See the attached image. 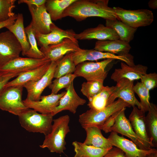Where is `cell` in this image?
Wrapping results in <instances>:
<instances>
[{"mask_svg": "<svg viewBox=\"0 0 157 157\" xmlns=\"http://www.w3.org/2000/svg\"><path fill=\"white\" fill-rule=\"evenodd\" d=\"M108 0H76L65 10L62 18L69 16L79 22L93 17L118 20L113 8L108 6Z\"/></svg>", "mask_w": 157, "mask_h": 157, "instance_id": "6da1fadb", "label": "cell"}, {"mask_svg": "<svg viewBox=\"0 0 157 157\" xmlns=\"http://www.w3.org/2000/svg\"><path fill=\"white\" fill-rule=\"evenodd\" d=\"M70 117L68 115L62 116L53 119L51 132L45 136L42 148H47L51 152L61 154L66 149L65 138L70 132L69 124Z\"/></svg>", "mask_w": 157, "mask_h": 157, "instance_id": "7a4b0ae2", "label": "cell"}, {"mask_svg": "<svg viewBox=\"0 0 157 157\" xmlns=\"http://www.w3.org/2000/svg\"><path fill=\"white\" fill-rule=\"evenodd\" d=\"M131 107L129 104L118 99L102 110H95L90 109L87 110L79 116L78 121L83 129L94 126L100 129L106 120L114 113L123 108Z\"/></svg>", "mask_w": 157, "mask_h": 157, "instance_id": "3957f363", "label": "cell"}, {"mask_svg": "<svg viewBox=\"0 0 157 157\" xmlns=\"http://www.w3.org/2000/svg\"><path fill=\"white\" fill-rule=\"evenodd\" d=\"M53 116L51 114H39L28 108L18 117L21 126L26 130L43 133L46 136L51 131Z\"/></svg>", "mask_w": 157, "mask_h": 157, "instance_id": "277c9868", "label": "cell"}, {"mask_svg": "<svg viewBox=\"0 0 157 157\" xmlns=\"http://www.w3.org/2000/svg\"><path fill=\"white\" fill-rule=\"evenodd\" d=\"M23 86L4 87L0 91V109L19 116L29 108L22 100Z\"/></svg>", "mask_w": 157, "mask_h": 157, "instance_id": "5b68a950", "label": "cell"}, {"mask_svg": "<svg viewBox=\"0 0 157 157\" xmlns=\"http://www.w3.org/2000/svg\"><path fill=\"white\" fill-rule=\"evenodd\" d=\"M113 8L118 20L134 28L149 26L154 21L153 13L148 9L127 10L119 7Z\"/></svg>", "mask_w": 157, "mask_h": 157, "instance_id": "8992f818", "label": "cell"}, {"mask_svg": "<svg viewBox=\"0 0 157 157\" xmlns=\"http://www.w3.org/2000/svg\"><path fill=\"white\" fill-rule=\"evenodd\" d=\"M113 60L108 59L99 62L81 63L76 65L74 74L77 77L84 78L87 81H97L103 83L108 74L106 67Z\"/></svg>", "mask_w": 157, "mask_h": 157, "instance_id": "52a82bcc", "label": "cell"}, {"mask_svg": "<svg viewBox=\"0 0 157 157\" xmlns=\"http://www.w3.org/2000/svg\"><path fill=\"white\" fill-rule=\"evenodd\" d=\"M71 53L72 59L76 65L87 61L108 59L119 60L129 66H133L135 65L133 56L130 54L127 55L120 56L99 51L94 49H86L81 48L78 51L71 52Z\"/></svg>", "mask_w": 157, "mask_h": 157, "instance_id": "ba28073f", "label": "cell"}, {"mask_svg": "<svg viewBox=\"0 0 157 157\" xmlns=\"http://www.w3.org/2000/svg\"><path fill=\"white\" fill-rule=\"evenodd\" d=\"M21 45L14 35L9 30L0 33V67L19 57Z\"/></svg>", "mask_w": 157, "mask_h": 157, "instance_id": "9c48e42d", "label": "cell"}, {"mask_svg": "<svg viewBox=\"0 0 157 157\" xmlns=\"http://www.w3.org/2000/svg\"><path fill=\"white\" fill-rule=\"evenodd\" d=\"M58 61H51L48 70L40 79L28 82L23 85L27 92L26 99L33 101L40 100L44 90L51 83Z\"/></svg>", "mask_w": 157, "mask_h": 157, "instance_id": "30bf717a", "label": "cell"}, {"mask_svg": "<svg viewBox=\"0 0 157 157\" xmlns=\"http://www.w3.org/2000/svg\"><path fill=\"white\" fill-rule=\"evenodd\" d=\"M133 83L134 81L125 78L117 81L113 91L109 98L107 106L114 101L116 98H119L129 104L131 106H136L141 109L140 102L135 95L133 90Z\"/></svg>", "mask_w": 157, "mask_h": 157, "instance_id": "8fae6325", "label": "cell"}, {"mask_svg": "<svg viewBox=\"0 0 157 157\" xmlns=\"http://www.w3.org/2000/svg\"><path fill=\"white\" fill-rule=\"evenodd\" d=\"M80 47L77 40L65 38L57 44L40 48V50L45 57L51 61H58L68 53L79 50Z\"/></svg>", "mask_w": 157, "mask_h": 157, "instance_id": "7c38bea8", "label": "cell"}, {"mask_svg": "<svg viewBox=\"0 0 157 157\" xmlns=\"http://www.w3.org/2000/svg\"><path fill=\"white\" fill-rule=\"evenodd\" d=\"M107 138L113 146L119 148L123 151L125 157H147L149 154L157 151L154 148L149 150L139 149L132 141L119 135L114 131L111 132Z\"/></svg>", "mask_w": 157, "mask_h": 157, "instance_id": "4fadbf2b", "label": "cell"}, {"mask_svg": "<svg viewBox=\"0 0 157 157\" xmlns=\"http://www.w3.org/2000/svg\"><path fill=\"white\" fill-rule=\"evenodd\" d=\"M32 17L31 22L35 34H46L51 31V26L53 23L47 11L45 4L37 6L28 5Z\"/></svg>", "mask_w": 157, "mask_h": 157, "instance_id": "5bb4252c", "label": "cell"}, {"mask_svg": "<svg viewBox=\"0 0 157 157\" xmlns=\"http://www.w3.org/2000/svg\"><path fill=\"white\" fill-rule=\"evenodd\" d=\"M126 109L123 108L118 111L115 124L111 128V131L129 138L139 149L144 150L150 149L134 131L129 119L125 116Z\"/></svg>", "mask_w": 157, "mask_h": 157, "instance_id": "9a60e30c", "label": "cell"}, {"mask_svg": "<svg viewBox=\"0 0 157 157\" xmlns=\"http://www.w3.org/2000/svg\"><path fill=\"white\" fill-rule=\"evenodd\" d=\"M51 61L45 57L41 59L19 57L0 68V71L21 73L36 69Z\"/></svg>", "mask_w": 157, "mask_h": 157, "instance_id": "2e32d148", "label": "cell"}, {"mask_svg": "<svg viewBox=\"0 0 157 157\" xmlns=\"http://www.w3.org/2000/svg\"><path fill=\"white\" fill-rule=\"evenodd\" d=\"M76 34L72 29L64 30L53 23L51 25L49 33L46 34H35V36L38 45L41 47L57 44L66 38L77 40L75 38Z\"/></svg>", "mask_w": 157, "mask_h": 157, "instance_id": "e0dca14e", "label": "cell"}, {"mask_svg": "<svg viewBox=\"0 0 157 157\" xmlns=\"http://www.w3.org/2000/svg\"><path fill=\"white\" fill-rule=\"evenodd\" d=\"M65 90L66 93L60 99L58 105L51 113L53 116L65 110H68L75 114L78 106L83 105L86 103V100L81 98L76 93L73 82Z\"/></svg>", "mask_w": 157, "mask_h": 157, "instance_id": "ac0fdd59", "label": "cell"}, {"mask_svg": "<svg viewBox=\"0 0 157 157\" xmlns=\"http://www.w3.org/2000/svg\"><path fill=\"white\" fill-rule=\"evenodd\" d=\"M65 93L66 91H64L60 94L41 96L40 100L37 101L26 99L23 101L28 108L33 109L42 114H50L58 105L60 99Z\"/></svg>", "mask_w": 157, "mask_h": 157, "instance_id": "d6986e66", "label": "cell"}, {"mask_svg": "<svg viewBox=\"0 0 157 157\" xmlns=\"http://www.w3.org/2000/svg\"><path fill=\"white\" fill-rule=\"evenodd\" d=\"M133 107L129 119L134 131L149 149L154 148L148 134L145 121V112L136 106Z\"/></svg>", "mask_w": 157, "mask_h": 157, "instance_id": "ffe728a7", "label": "cell"}, {"mask_svg": "<svg viewBox=\"0 0 157 157\" xmlns=\"http://www.w3.org/2000/svg\"><path fill=\"white\" fill-rule=\"evenodd\" d=\"M75 38L77 40L97 39L101 41L119 39V36L113 29L101 24H99L95 27L88 28L80 33H76Z\"/></svg>", "mask_w": 157, "mask_h": 157, "instance_id": "44dd1931", "label": "cell"}, {"mask_svg": "<svg viewBox=\"0 0 157 157\" xmlns=\"http://www.w3.org/2000/svg\"><path fill=\"white\" fill-rule=\"evenodd\" d=\"M147 66L141 64L129 66L122 62L121 68L115 70L111 75V78L116 82L123 78L134 81L140 79L143 75L147 73Z\"/></svg>", "mask_w": 157, "mask_h": 157, "instance_id": "7402d4cb", "label": "cell"}, {"mask_svg": "<svg viewBox=\"0 0 157 157\" xmlns=\"http://www.w3.org/2000/svg\"><path fill=\"white\" fill-rule=\"evenodd\" d=\"M131 48L129 43L119 39L97 41L95 43L94 49L122 56L129 54Z\"/></svg>", "mask_w": 157, "mask_h": 157, "instance_id": "603a6c76", "label": "cell"}, {"mask_svg": "<svg viewBox=\"0 0 157 157\" xmlns=\"http://www.w3.org/2000/svg\"><path fill=\"white\" fill-rule=\"evenodd\" d=\"M51 62H48L36 69L20 74L16 78L8 82L4 87L23 86L28 82L38 80L47 72Z\"/></svg>", "mask_w": 157, "mask_h": 157, "instance_id": "cb8c5ba5", "label": "cell"}, {"mask_svg": "<svg viewBox=\"0 0 157 157\" xmlns=\"http://www.w3.org/2000/svg\"><path fill=\"white\" fill-rule=\"evenodd\" d=\"M86 137L83 142L88 145L103 149H110L113 146L108 138L103 136L101 130L96 126H92L84 128Z\"/></svg>", "mask_w": 157, "mask_h": 157, "instance_id": "d4e9b609", "label": "cell"}, {"mask_svg": "<svg viewBox=\"0 0 157 157\" xmlns=\"http://www.w3.org/2000/svg\"><path fill=\"white\" fill-rule=\"evenodd\" d=\"M6 28L15 36L21 45L22 55L26 56L30 49V45L25 31L22 14L18 13L15 23Z\"/></svg>", "mask_w": 157, "mask_h": 157, "instance_id": "484cf974", "label": "cell"}, {"mask_svg": "<svg viewBox=\"0 0 157 157\" xmlns=\"http://www.w3.org/2000/svg\"><path fill=\"white\" fill-rule=\"evenodd\" d=\"M106 26L113 29L119 39L129 43L133 40L137 28L131 27L117 19L106 20Z\"/></svg>", "mask_w": 157, "mask_h": 157, "instance_id": "4316f807", "label": "cell"}, {"mask_svg": "<svg viewBox=\"0 0 157 157\" xmlns=\"http://www.w3.org/2000/svg\"><path fill=\"white\" fill-rule=\"evenodd\" d=\"M145 116V121L150 142L153 147H157V106L150 103V107Z\"/></svg>", "mask_w": 157, "mask_h": 157, "instance_id": "83f0119b", "label": "cell"}, {"mask_svg": "<svg viewBox=\"0 0 157 157\" xmlns=\"http://www.w3.org/2000/svg\"><path fill=\"white\" fill-rule=\"evenodd\" d=\"M76 0H46L45 4L46 10L51 20L62 18L65 10Z\"/></svg>", "mask_w": 157, "mask_h": 157, "instance_id": "f1b7e54d", "label": "cell"}, {"mask_svg": "<svg viewBox=\"0 0 157 157\" xmlns=\"http://www.w3.org/2000/svg\"><path fill=\"white\" fill-rule=\"evenodd\" d=\"M75 154L74 157H103L110 149L88 145L74 141L72 143Z\"/></svg>", "mask_w": 157, "mask_h": 157, "instance_id": "f546056e", "label": "cell"}, {"mask_svg": "<svg viewBox=\"0 0 157 157\" xmlns=\"http://www.w3.org/2000/svg\"><path fill=\"white\" fill-rule=\"evenodd\" d=\"M115 86L103 87L101 91L89 99L88 106L91 109L100 110L106 106L108 100L113 91Z\"/></svg>", "mask_w": 157, "mask_h": 157, "instance_id": "4dcf8cb0", "label": "cell"}, {"mask_svg": "<svg viewBox=\"0 0 157 157\" xmlns=\"http://www.w3.org/2000/svg\"><path fill=\"white\" fill-rule=\"evenodd\" d=\"M76 66L72 59L71 53H67L58 61L54 78H57L74 73Z\"/></svg>", "mask_w": 157, "mask_h": 157, "instance_id": "1f68e13d", "label": "cell"}, {"mask_svg": "<svg viewBox=\"0 0 157 157\" xmlns=\"http://www.w3.org/2000/svg\"><path fill=\"white\" fill-rule=\"evenodd\" d=\"M25 31L30 45V49L26 56L28 58L37 59L45 58L44 54L38 47L34 31L31 23L25 28Z\"/></svg>", "mask_w": 157, "mask_h": 157, "instance_id": "d6a6232c", "label": "cell"}, {"mask_svg": "<svg viewBox=\"0 0 157 157\" xmlns=\"http://www.w3.org/2000/svg\"><path fill=\"white\" fill-rule=\"evenodd\" d=\"M135 93L138 96L140 99V103L141 109L145 112H147L150 106L149 102V91L148 90L141 82H137L133 87Z\"/></svg>", "mask_w": 157, "mask_h": 157, "instance_id": "836d02e7", "label": "cell"}, {"mask_svg": "<svg viewBox=\"0 0 157 157\" xmlns=\"http://www.w3.org/2000/svg\"><path fill=\"white\" fill-rule=\"evenodd\" d=\"M77 77L74 74H67L56 78L49 86L51 90V94H56L61 89L67 88L70 85L74 79Z\"/></svg>", "mask_w": 157, "mask_h": 157, "instance_id": "e575fe53", "label": "cell"}, {"mask_svg": "<svg viewBox=\"0 0 157 157\" xmlns=\"http://www.w3.org/2000/svg\"><path fill=\"white\" fill-rule=\"evenodd\" d=\"M104 87L103 82L97 81H87L82 84L81 91L89 100L99 92Z\"/></svg>", "mask_w": 157, "mask_h": 157, "instance_id": "d590c367", "label": "cell"}, {"mask_svg": "<svg viewBox=\"0 0 157 157\" xmlns=\"http://www.w3.org/2000/svg\"><path fill=\"white\" fill-rule=\"evenodd\" d=\"M16 0H0V21H6L14 15Z\"/></svg>", "mask_w": 157, "mask_h": 157, "instance_id": "8d00e7d4", "label": "cell"}, {"mask_svg": "<svg viewBox=\"0 0 157 157\" xmlns=\"http://www.w3.org/2000/svg\"><path fill=\"white\" fill-rule=\"evenodd\" d=\"M141 82L149 91L157 86V74L155 72L146 74L140 78Z\"/></svg>", "mask_w": 157, "mask_h": 157, "instance_id": "74e56055", "label": "cell"}, {"mask_svg": "<svg viewBox=\"0 0 157 157\" xmlns=\"http://www.w3.org/2000/svg\"><path fill=\"white\" fill-rule=\"evenodd\" d=\"M20 74L0 71V91L11 79L17 77Z\"/></svg>", "mask_w": 157, "mask_h": 157, "instance_id": "f35d334b", "label": "cell"}, {"mask_svg": "<svg viewBox=\"0 0 157 157\" xmlns=\"http://www.w3.org/2000/svg\"><path fill=\"white\" fill-rule=\"evenodd\" d=\"M118 111L106 120L100 128L101 130H102L106 133L112 132L111 129L115 124V117Z\"/></svg>", "mask_w": 157, "mask_h": 157, "instance_id": "ab89813d", "label": "cell"}, {"mask_svg": "<svg viewBox=\"0 0 157 157\" xmlns=\"http://www.w3.org/2000/svg\"><path fill=\"white\" fill-rule=\"evenodd\" d=\"M103 157H125L124 152L120 148L113 147Z\"/></svg>", "mask_w": 157, "mask_h": 157, "instance_id": "60d3db41", "label": "cell"}, {"mask_svg": "<svg viewBox=\"0 0 157 157\" xmlns=\"http://www.w3.org/2000/svg\"><path fill=\"white\" fill-rule=\"evenodd\" d=\"M46 0H19L18 4L25 3L28 5H35L37 6L44 4Z\"/></svg>", "mask_w": 157, "mask_h": 157, "instance_id": "b9f144b4", "label": "cell"}, {"mask_svg": "<svg viewBox=\"0 0 157 157\" xmlns=\"http://www.w3.org/2000/svg\"><path fill=\"white\" fill-rule=\"evenodd\" d=\"M17 17V14H15L8 19L3 21H0V29L13 24Z\"/></svg>", "mask_w": 157, "mask_h": 157, "instance_id": "7bdbcfd3", "label": "cell"}, {"mask_svg": "<svg viewBox=\"0 0 157 157\" xmlns=\"http://www.w3.org/2000/svg\"><path fill=\"white\" fill-rule=\"evenodd\" d=\"M149 7L152 9H156L157 8V0H151L148 3Z\"/></svg>", "mask_w": 157, "mask_h": 157, "instance_id": "ee69618b", "label": "cell"}, {"mask_svg": "<svg viewBox=\"0 0 157 157\" xmlns=\"http://www.w3.org/2000/svg\"><path fill=\"white\" fill-rule=\"evenodd\" d=\"M147 157H157V151L151 153Z\"/></svg>", "mask_w": 157, "mask_h": 157, "instance_id": "f6af8a7d", "label": "cell"}, {"mask_svg": "<svg viewBox=\"0 0 157 157\" xmlns=\"http://www.w3.org/2000/svg\"></svg>", "mask_w": 157, "mask_h": 157, "instance_id": "bcb514c9", "label": "cell"}]
</instances>
